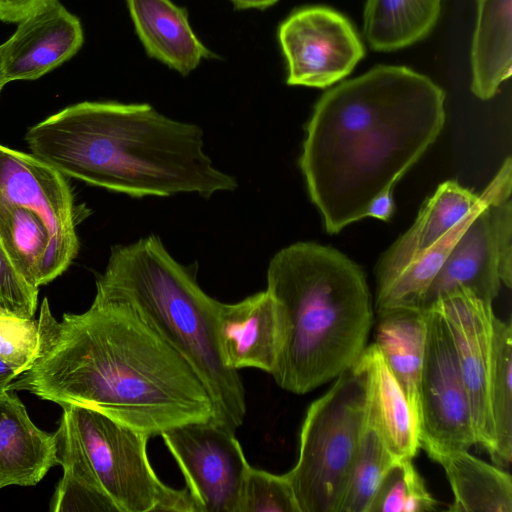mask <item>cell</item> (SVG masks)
Segmentation results:
<instances>
[{
  "label": "cell",
  "mask_w": 512,
  "mask_h": 512,
  "mask_svg": "<svg viewBox=\"0 0 512 512\" xmlns=\"http://www.w3.org/2000/svg\"><path fill=\"white\" fill-rule=\"evenodd\" d=\"M287 84L326 88L345 78L364 56L351 22L324 6L292 13L279 27Z\"/></svg>",
  "instance_id": "obj_12"
},
{
  "label": "cell",
  "mask_w": 512,
  "mask_h": 512,
  "mask_svg": "<svg viewBox=\"0 0 512 512\" xmlns=\"http://www.w3.org/2000/svg\"><path fill=\"white\" fill-rule=\"evenodd\" d=\"M2 314H8V313H6V312H5V311L0 307V315H2ZM9 315H10V314H9Z\"/></svg>",
  "instance_id": "obj_37"
},
{
  "label": "cell",
  "mask_w": 512,
  "mask_h": 512,
  "mask_svg": "<svg viewBox=\"0 0 512 512\" xmlns=\"http://www.w3.org/2000/svg\"><path fill=\"white\" fill-rule=\"evenodd\" d=\"M62 408L54 433L63 468L58 488L106 495L118 512H198L187 488L167 486L153 470L150 436L87 407Z\"/></svg>",
  "instance_id": "obj_6"
},
{
  "label": "cell",
  "mask_w": 512,
  "mask_h": 512,
  "mask_svg": "<svg viewBox=\"0 0 512 512\" xmlns=\"http://www.w3.org/2000/svg\"><path fill=\"white\" fill-rule=\"evenodd\" d=\"M433 305L442 313L451 332L469 396L476 444L490 455L494 444L488 398L492 324L495 316L492 303L475 297L468 290L458 289Z\"/></svg>",
  "instance_id": "obj_13"
},
{
  "label": "cell",
  "mask_w": 512,
  "mask_h": 512,
  "mask_svg": "<svg viewBox=\"0 0 512 512\" xmlns=\"http://www.w3.org/2000/svg\"><path fill=\"white\" fill-rule=\"evenodd\" d=\"M181 470L198 512H237L250 467L235 431L194 422L160 435Z\"/></svg>",
  "instance_id": "obj_11"
},
{
  "label": "cell",
  "mask_w": 512,
  "mask_h": 512,
  "mask_svg": "<svg viewBox=\"0 0 512 512\" xmlns=\"http://www.w3.org/2000/svg\"><path fill=\"white\" fill-rule=\"evenodd\" d=\"M501 283L512 284V202L490 203L467 225L425 292L427 309L443 296L465 289L493 303Z\"/></svg>",
  "instance_id": "obj_9"
},
{
  "label": "cell",
  "mask_w": 512,
  "mask_h": 512,
  "mask_svg": "<svg viewBox=\"0 0 512 512\" xmlns=\"http://www.w3.org/2000/svg\"><path fill=\"white\" fill-rule=\"evenodd\" d=\"M237 512H300L285 474L248 468L240 491Z\"/></svg>",
  "instance_id": "obj_29"
},
{
  "label": "cell",
  "mask_w": 512,
  "mask_h": 512,
  "mask_svg": "<svg viewBox=\"0 0 512 512\" xmlns=\"http://www.w3.org/2000/svg\"><path fill=\"white\" fill-rule=\"evenodd\" d=\"M38 289L17 272L0 242V307L8 314L33 319Z\"/></svg>",
  "instance_id": "obj_31"
},
{
  "label": "cell",
  "mask_w": 512,
  "mask_h": 512,
  "mask_svg": "<svg viewBox=\"0 0 512 512\" xmlns=\"http://www.w3.org/2000/svg\"><path fill=\"white\" fill-rule=\"evenodd\" d=\"M25 140L62 174L132 197L209 198L238 187L204 151L199 126L147 103L80 102L29 128Z\"/></svg>",
  "instance_id": "obj_3"
},
{
  "label": "cell",
  "mask_w": 512,
  "mask_h": 512,
  "mask_svg": "<svg viewBox=\"0 0 512 512\" xmlns=\"http://www.w3.org/2000/svg\"><path fill=\"white\" fill-rule=\"evenodd\" d=\"M18 372L19 370L16 367L0 358V394L8 390L9 384Z\"/></svg>",
  "instance_id": "obj_34"
},
{
  "label": "cell",
  "mask_w": 512,
  "mask_h": 512,
  "mask_svg": "<svg viewBox=\"0 0 512 512\" xmlns=\"http://www.w3.org/2000/svg\"><path fill=\"white\" fill-rule=\"evenodd\" d=\"M56 0H0V21L18 23Z\"/></svg>",
  "instance_id": "obj_32"
},
{
  "label": "cell",
  "mask_w": 512,
  "mask_h": 512,
  "mask_svg": "<svg viewBox=\"0 0 512 512\" xmlns=\"http://www.w3.org/2000/svg\"><path fill=\"white\" fill-rule=\"evenodd\" d=\"M445 470L454 500L452 512H512L509 473L470 454L452 452L438 462Z\"/></svg>",
  "instance_id": "obj_23"
},
{
  "label": "cell",
  "mask_w": 512,
  "mask_h": 512,
  "mask_svg": "<svg viewBox=\"0 0 512 512\" xmlns=\"http://www.w3.org/2000/svg\"><path fill=\"white\" fill-rule=\"evenodd\" d=\"M471 90L492 98L512 71V0H477L471 47Z\"/></svg>",
  "instance_id": "obj_22"
},
{
  "label": "cell",
  "mask_w": 512,
  "mask_h": 512,
  "mask_svg": "<svg viewBox=\"0 0 512 512\" xmlns=\"http://www.w3.org/2000/svg\"><path fill=\"white\" fill-rule=\"evenodd\" d=\"M395 460L367 412L339 512H368L385 471Z\"/></svg>",
  "instance_id": "obj_27"
},
{
  "label": "cell",
  "mask_w": 512,
  "mask_h": 512,
  "mask_svg": "<svg viewBox=\"0 0 512 512\" xmlns=\"http://www.w3.org/2000/svg\"><path fill=\"white\" fill-rule=\"evenodd\" d=\"M446 95L429 77L379 65L326 91L314 106L299 158L325 229L367 217L440 135Z\"/></svg>",
  "instance_id": "obj_2"
},
{
  "label": "cell",
  "mask_w": 512,
  "mask_h": 512,
  "mask_svg": "<svg viewBox=\"0 0 512 512\" xmlns=\"http://www.w3.org/2000/svg\"><path fill=\"white\" fill-rule=\"evenodd\" d=\"M237 9H265L274 5L278 0H230Z\"/></svg>",
  "instance_id": "obj_35"
},
{
  "label": "cell",
  "mask_w": 512,
  "mask_h": 512,
  "mask_svg": "<svg viewBox=\"0 0 512 512\" xmlns=\"http://www.w3.org/2000/svg\"><path fill=\"white\" fill-rule=\"evenodd\" d=\"M426 333L425 309L398 306L377 312L375 344L402 388L417 423Z\"/></svg>",
  "instance_id": "obj_21"
},
{
  "label": "cell",
  "mask_w": 512,
  "mask_h": 512,
  "mask_svg": "<svg viewBox=\"0 0 512 512\" xmlns=\"http://www.w3.org/2000/svg\"><path fill=\"white\" fill-rule=\"evenodd\" d=\"M394 211V201L392 196V190H388L380 194L371 203L367 217L376 218L382 221H388Z\"/></svg>",
  "instance_id": "obj_33"
},
{
  "label": "cell",
  "mask_w": 512,
  "mask_h": 512,
  "mask_svg": "<svg viewBox=\"0 0 512 512\" xmlns=\"http://www.w3.org/2000/svg\"><path fill=\"white\" fill-rule=\"evenodd\" d=\"M37 347V322L9 314L0 315V358L3 361L20 371L32 360Z\"/></svg>",
  "instance_id": "obj_30"
},
{
  "label": "cell",
  "mask_w": 512,
  "mask_h": 512,
  "mask_svg": "<svg viewBox=\"0 0 512 512\" xmlns=\"http://www.w3.org/2000/svg\"><path fill=\"white\" fill-rule=\"evenodd\" d=\"M37 325V351L8 390L87 407L150 437L212 420L199 376L130 306L94 299L58 321L44 298Z\"/></svg>",
  "instance_id": "obj_1"
},
{
  "label": "cell",
  "mask_w": 512,
  "mask_h": 512,
  "mask_svg": "<svg viewBox=\"0 0 512 512\" xmlns=\"http://www.w3.org/2000/svg\"><path fill=\"white\" fill-rule=\"evenodd\" d=\"M266 290L283 322L270 374L279 387L303 395L357 362L374 314L365 274L354 261L332 247L297 242L271 258Z\"/></svg>",
  "instance_id": "obj_4"
},
{
  "label": "cell",
  "mask_w": 512,
  "mask_h": 512,
  "mask_svg": "<svg viewBox=\"0 0 512 512\" xmlns=\"http://www.w3.org/2000/svg\"><path fill=\"white\" fill-rule=\"evenodd\" d=\"M219 351L233 370L255 368L271 374L283 339L282 317L267 290L236 303L220 302L216 320Z\"/></svg>",
  "instance_id": "obj_15"
},
{
  "label": "cell",
  "mask_w": 512,
  "mask_h": 512,
  "mask_svg": "<svg viewBox=\"0 0 512 512\" xmlns=\"http://www.w3.org/2000/svg\"><path fill=\"white\" fill-rule=\"evenodd\" d=\"M367 375V412L397 459H413L420 449L418 423L378 346H366L357 360Z\"/></svg>",
  "instance_id": "obj_20"
},
{
  "label": "cell",
  "mask_w": 512,
  "mask_h": 512,
  "mask_svg": "<svg viewBox=\"0 0 512 512\" xmlns=\"http://www.w3.org/2000/svg\"><path fill=\"white\" fill-rule=\"evenodd\" d=\"M0 242L17 272L38 289L49 245V233L41 218L28 208L0 201Z\"/></svg>",
  "instance_id": "obj_26"
},
{
  "label": "cell",
  "mask_w": 512,
  "mask_h": 512,
  "mask_svg": "<svg viewBox=\"0 0 512 512\" xmlns=\"http://www.w3.org/2000/svg\"><path fill=\"white\" fill-rule=\"evenodd\" d=\"M426 310L427 333L419 384L420 448L435 462L476 444L471 405L455 346L436 306Z\"/></svg>",
  "instance_id": "obj_8"
},
{
  "label": "cell",
  "mask_w": 512,
  "mask_h": 512,
  "mask_svg": "<svg viewBox=\"0 0 512 512\" xmlns=\"http://www.w3.org/2000/svg\"><path fill=\"white\" fill-rule=\"evenodd\" d=\"M146 52L187 75L211 53L192 30L187 12L171 0H126Z\"/></svg>",
  "instance_id": "obj_19"
},
{
  "label": "cell",
  "mask_w": 512,
  "mask_h": 512,
  "mask_svg": "<svg viewBox=\"0 0 512 512\" xmlns=\"http://www.w3.org/2000/svg\"><path fill=\"white\" fill-rule=\"evenodd\" d=\"M94 299L130 306L199 376L212 400L211 421L233 431L242 425L244 385L238 371L224 364L217 341L220 302L201 289L158 236L113 247Z\"/></svg>",
  "instance_id": "obj_5"
},
{
  "label": "cell",
  "mask_w": 512,
  "mask_h": 512,
  "mask_svg": "<svg viewBox=\"0 0 512 512\" xmlns=\"http://www.w3.org/2000/svg\"><path fill=\"white\" fill-rule=\"evenodd\" d=\"M442 0H367L364 33L374 50L392 51L425 38L435 26Z\"/></svg>",
  "instance_id": "obj_24"
},
{
  "label": "cell",
  "mask_w": 512,
  "mask_h": 512,
  "mask_svg": "<svg viewBox=\"0 0 512 512\" xmlns=\"http://www.w3.org/2000/svg\"><path fill=\"white\" fill-rule=\"evenodd\" d=\"M0 201L35 212L49 233L41 285L60 276L79 250L73 196L60 171L33 154L0 144Z\"/></svg>",
  "instance_id": "obj_10"
},
{
  "label": "cell",
  "mask_w": 512,
  "mask_h": 512,
  "mask_svg": "<svg viewBox=\"0 0 512 512\" xmlns=\"http://www.w3.org/2000/svg\"><path fill=\"white\" fill-rule=\"evenodd\" d=\"M55 465V434L35 426L14 391L0 394V489L34 486Z\"/></svg>",
  "instance_id": "obj_17"
},
{
  "label": "cell",
  "mask_w": 512,
  "mask_h": 512,
  "mask_svg": "<svg viewBox=\"0 0 512 512\" xmlns=\"http://www.w3.org/2000/svg\"><path fill=\"white\" fill-rule=\"evenodd\" d=\"M2 52H3V46L1 44L0 45V93H1V91L3 89V87L8 83L6 78H5L4 72H3Z\"/></svg>",
  "instance_id": "obj_36"
},
{
  "label": "cell",
  "mask_w": 512,
  "mask_h": 512,
  "mask_svg": "<svg viewBox=\"0 0 512 512\" xmlns=\"http://www.w3.org/2000/svg\"><path fill=\"white\" fill-rule=\"evenodd\" d=\"M79 19L58 0L18 22L2 43L7 82L35 80L74 56L83 44Z\"/></svg>",
  "instance_id": "obj_14"
},
{
  "label": "cell",
  "mask_w": 512,
  "mask_h": 512,
  "mask_svg": "<svg viewBox=\"0 0 512 512\" xmlns=\"http://www.w3.org/2000/svg\"><path fill=\"white\" fill-rule=\"evenodd\" d=\"M511 167V158L508 157L489 185L480 194V200L475 208L439 241L404 267L389 284L376 291V312L398 306L420 307L421 300L430 283L474 216L490 203L510 198L512 188Z\"/></svg>",
  "instance_id": "obj_18"
},
{
  "label": "cell",
  "mask_w": 512,
  "mask_h": 512,
  "mask_svg": "<svg viewBox=\"0 0 512 512\" xmlns=\"http://www.w3.org/2000/svg\"><path fill=\"white\" fill-rule=\"evenodd\" d=\"M437 506L412 459H397L385 471L368 512H432Z\"/></svg>",
  "instance_id": "obj_28"
},
{
  "label": "cell",
  "mask_w": 512,
  "mask_h": 512,
  "mask_svg": "<svg viewBox=\"0 0 512 512\" xmlns=\"http://www.w3.org/2000/svg\"><path fill=\"white\" fill-rule=\"evenodd\" d=\"M489 406L494 444L490 454L498 467H507L512 458V325L494 316L488 382Z\"/></svg>",
  "instance_id": "obj_25"
},
{
  "label": "cell",
  "mask_w": 512,
  "mask_h": 512,
  "mask_svg": "<svg viewBox=\"0 0 512 512\" xmlns=\"http://www.w3.org/2000/svg\"><path fill=\"white\" fill-rule=\"evenodd\" d=\"M479 200L480 195L457 181L441 183L425 201L413 225L381 256L375 271L376 291L464 219Z\"/></svg>",
  "instance_id": "obj_16"
},
{
  "label": "cell",
  "mask_w": 512,
  "mask_h": 512,
  "mask_svg": "<svg viewBox=\"0 0 512 512\" xmlns=\"http://www.w3.org/2000/svg\"><path fill=\"white\" fill-rule=\"evenodd\" d=\"M309 406L286 473L300 512H339L364 428L368 381L355 363Z\"/></svg>",
  "instance_id": "obj_7"
}]
</instances>
